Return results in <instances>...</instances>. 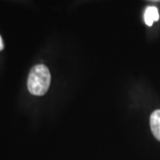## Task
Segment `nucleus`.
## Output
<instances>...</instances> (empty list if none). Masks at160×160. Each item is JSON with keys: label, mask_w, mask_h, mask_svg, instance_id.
Wrapping results in <instances>:
<instances>
[{"label": "nucleus", "mask_w": 160, "mask_h": 160, "mask_svg": "<svg viewBox=\"0 0 160 160\" xmlns=\"http://www.w3.org/2000/svg\"><path fill=\"white\" fill-rule=\"evenodd\" d=\"M51 83V74L46 65L38 64L34 66L28 78V90L33 95H44Z\"/></svg>", "instance_id": "f257e3e1"}, {"label": "nucleus", "mask_w": 160, "mask_h": 160, "mask_svg": "<svg viewBox=\"0 0 160 160\" xmlns=\"http://www.w3.org/2000/svg\"><path fill=\"white\" fill-rule=\"evenodd\" d=\"M150 128L156 139L160 141V109L155 110L150 116Z\"/></svg>", "instance_id": "f03ea898"}, {"label": "nucleus", "mask_w": 160, "mask_h": 160, "mask_svg": "<svg viewBox=\"0 0 160 160\" xmlns=\"http://www.w3.org/2000/svg\"><path fill=\"white\" fill-rule=\"evenodd\" d=\"M159 20V12L158 8L154 6H149L144 12V21L148 26H152L154 22Z\"/></svg>", "instance_id": "7ed1b4c3"}, {"label": "nucleus", "mask_w": 160, "mask_h": 160, "mask_svg": "<svg viewBox=\"0 0 160 160\" xmlns=\"http://www.w3.org/2000/svg\"><path fill=\"white\" fill-rule=\"evenodd\" d=\"M4 49V43H3V39L0 36V51Z\"/></svg>", "instance_id": "20e7f679"}]
</instances>
